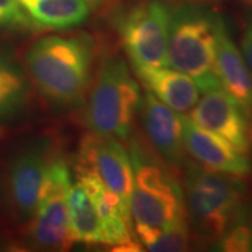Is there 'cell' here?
Here are the masks:
<instances>
[{
    "mask_svg": "<svg viewBox=\"0 0 252 252\" xmlns=\"http://www.w3.org/2000/svg\"><path fill=\"white\" fill-rule=\"evenodd\" d=\"M95 42L87 32L38 38L26 52V70L41 97L56 109L80 107L91 84Z\"/></svg>",
    "mask_w": 252,
    "mask_h": 252,
    "instance_id": "cell-1",
    "label": "cell"
},
{
    "mask_svg": "<svg viewBox=\"0 0 252 252\" xmlns=\"http://www.w3.org/2000/svg\"><path fill=\"white\" fill-rule=\"evenodd\" d=\"M133 188L129 212L137 240L146 248L162 230L187 220L184 190L167 165L140 137L130 140Z\"/></svg>",
    "mask_w": 252,
    "mask_h": 252,
    "instance_id": "cell-2",
    "label": "cell"
},
{
    "mask_svg": "<svg viewBox=\"0 0 252 252\" xmlns=\"http://www.w3.org/2000/svg\"><path fill=\"white\" fill-rule=\"evenodd\" d=\"M184 202L189 228L203 244H216L250 213L243 177L210 171L195 161L184 165Z\"/></svg>",
    "mask_w": 252,
    "mask_h": 252,
    "instance_id": "cell-3",
    "label": "cell"
},
{
    "mask_svg": "<svg viewBox=\"0 0 252 252\" xmlns=\"http://www.w3.org/2000/svg\"><path fill=\"white\" fill-rule=\"evenodd\" d=\"M220 21L221 16L200 4L180 3L171 10L167 66L195 80L202 93L220 87L216 74Z\"/></svg>",
    "mask_w": 252,
    "mask_h": 252,
    "instance_id": "cell-4",
    "label": "cell"
},
{
    "mask_svg": "<svg viewBox=\"0 0 252 252\" xmlns=\"http://www.w3.org/2000/svg\"><path fill=\"white\" fill-rule=\"evenodd\" d=\"M140 87L132 76L125 59L109 54L101 59L94 79L84 124L91 133L126 140L142 105Z\"/></svg>",
    "mask_w": 252,
    "mask_h": 252,
    "instance_id": "cell-5",
    "label": "cell"
},
{
    "mask_svg": "<svg viewBox=\"0 0 252 252\" xmlns=\"http://www.w3.org/2000/svg\"><path fill=\"white\" fill-rule=\"evenodd\" d=\"M171 10L165 0H144L118 17V34L133 70L167 66Z\"/></svg>",
    "mask_w": 252,
    "mask_h": 252,
    "instance_id": "cell-6",
    "label": "cell"
},
{
    "mask_svg": "<svg viewBox=\"0 0 252 252\" xmlns=\"http://www.w3.org/2000/svg\"><path fill=\"white\" fill-rule=\"evenodd\" d=\"M70 187V168L58 156L49 168L35 213L27 223L28 238L32 247L45 251H64L73 245L67 212Z\"/></svg>",
    "mask_w": 252,
    "mask_h": 252,
    "instance_id": "cell-7",
    "label": "cell"
},
{
    "mask_svg": "<svg viewBox=\"0 0 252 252\" xmlns=\"http://www.w3.org/2000/svg\"><path fill=\"white\" fill-rule=\"evenodd\" d=\"M56 157L54 142L48 136L28 140L14 154L9 167V193L20 221L27 224L34 216L48 172Z\"/></svg>",
    "mask_w": 252,
    "mask_h": 252,
    "instance_id": "cell-8",
    "label": "cell"
},
{
    "mask_svg": "<svg viewBox=\"0 0 252 252\" xmlns=\"http://www.w3.org/2000/svg\"><path fill=\"white\" fill-rule=\"evenodd\" d=\"M80 168L89 170L129 209L133 170L129 153L119 139L89 133L80 144Z\"/></svg>",
    "mask_w": 252,
    "mask_h": 252,
    "instance_id": "cell-9",
    "label": "cell"
},
{
    "mask_svg": "<svg viewBox=\"0 0 252 252\" xmlns=\"http://www.w3.org/2000/svg\"><path fill=\"white\" fill-rule=\"evenodd\" d=\"M189 118L202 129L221 137L240 153L248 156L251 149L250 118L221 87L203 93Z\"/></svg>",
    "mask_w": 252,
    "mask_h": 252,
    "instance_id": "cell-10",
    "label": "cell"
},
{
    "mask_svg": "<svg viewBox=\"0 0 252 252\" xmlns=\"http://www.w3.org/2000/svg\"><path fill=\"white\" fill-rule=\"evenodd\" d=\"M139 111L154 153L171 168H184L188 161L184 144V114L162 104L150 91H146Z\"/></svg>",
    "mask_w": 252,
    "mask_h": 252,
    "instance_id": "cell-11",
    "label": "cell"
},
{
    "mask_svg": "<svg viewBox=\"0 0 252 252\" xmlns=\"http://www.w3.org/2000/svg\"><path fill=\"white\" fill-rule=\"evenodd\" d=\"M77 180L89 192L95 206L105 237V245L114 247L117 251H140V245L132 235L130 212L122 200L89 170L79 167Z\"/></svg>",
    "mask_w": 252,
    "mask_h": 252,
    "instance_id": "cell-12",
    "label": "cell"
},
{
    "mask_svg": "<svg viewBox=\"0 0 252 252\" xmlns=\"http://www.w3.org/2000/svg\"><path fill=\"white\" fill-rule=\"evenodd\" d=\"M184 144L187 154L206 170L237 177L251 174V162L245 154L235 150L221 137L202 129L185 115Z\"/></svg>",
    "mask_w": 252,
    "mask_h": 252,
    "instance_id": "cell-13",
    "label": "cell"
},
{
    "mask_svg": "<svg viewBox=\"0 0 252 252\" xmlns=\"http://www.w3.org/2000/svg\"><path fill=\"white\" fill-rule=\"evenodd\" d=\"M216 74L219 84L252 119V73L250 72L241 51L237 48L224 18L221 17L217 32Z\"/></svg>",
    "mask_w": 252,
    "mask_h": 252,
    "instance_id": "cell-14",
    "label": "cell"
},
{
    "mask_svg": "<svg viewBox=\"0 0 252 252\" xmlns=\"http://www.w3.org/2000/svg\"><path fill=\"white\" fill-rule=\"evenodd\" d=\"M146 90L178 114H187L200 98V89L195 80L168 66L135 70Z\"/></svg>",
    "mask_w": 252,
    "mask_h": 252,
    "instance_id": "cell-15",
    "label": "cell"
},
{
    "mask_svg": "<svg viewBox=\"0 0 252 252\" xmlns=\"http://www.w3.org/2000/svg\"><path fill=\"white\" fill-rule=\"evenodd\" d=\"M31 98L27 70L7 48L0 45V125L20 118Z\"/></svg>",
    "mask_w": 252,
    "mask_h": 252,
    "instance_id": "cell-16",
    "label": "cell"
},
{
    "mask_svg": "<svg viewBox=\"0 0 252 252\" xmlns=\"http://www.w3.org/2000/svg\"><path fill=\"white\" fill-rule=\"evenodd\" d=\"M36 27L72 30L86 23L94 6L87 0H18Z\"/></svg>",
    "mask_w": 252,
    "mask_h": 252,
    "instance_id": "cell-17",
    "label": "cell"
},
{
    "mask_svg": "<svg viewBox=\"0 0 252 252\" xmlns=\"http://www.w3.org/2000/svg\"><path fill=\"white\" fill-rule=\"evenodd\" d=\"M69 231L73 245L81 244L86 247L105 245V237L98 213L89 192L76 178L67 192Z\"/></svg>",
    "mask_w": 252,
    "mask_h": 252,
    "instance_id": "cell-18",
    "label": "cell"
},
{
    "mask_svg": "<svg viewBox=\"0 0 252 252\" xmlns=\"http://www.w3.org/2000/svg\"><path fill=\"white\" fill-rule=\"evenodd\" d=\"M217 250L227 252L252 251L251 213L238 219L216 243Z\"/></svg>",
    "mask_w": 252,
    "mask_h": 252,
    "instance_id": "cell-19",
    "label": "cell"
},
{
    "mask_svg": "<svg viewBox=\"0 0 252 252\" xmlns=\"http://www.w3.org/2000/svg\"><path fill=\"white\" fill-rule=\"evenodd\" d=\"M190 243V228L188 219L162 230L158 237L146 250L154 252L187 251Z\"/></svg>",
    "mask_w": 252,
    "mask_h": 252,
    "instance_id": "cell-20",
    "label": "cell"
},
{
    "mask_svg": "<svg viewBox=\"0 0 252 252\" xmlns=\"http://www.w3.org/2000/svg\"><path fill=\"white\" fill-rule=\"evenodd\" d=\"M0 28L11 31H27L35 28L18 0H0Z\"/></svg>",
    "mask_w": 252,
    "mask_h": 252,
    "instance_id": "cell-21",
    "label": "cell"
},
{
    "mask_svg": "<svg viewBox=\"0 0 252 252\" xmlns=\"http://www.w3.org/2000/svg\"><path fill=\"white\" fill-rule=\"evenodd\" d=\"M241 54H243L245 63L252 73V18H250L245 24V28L241 36Z\"/></svg>",
    "mask_w": 252,
    "mask_h": 252,
    "instance_id": "cell-22",
    "label": "cell"
},
{
    "mask_svg": "<svg viewBox=\"0 0 252 252\" xmlns=\"http://www.w3.org/2000/svg\"><path fill=\"white\" fill-rule=\"evenodd\" d=\"M165 1H175V3H190V4H203V3H210V1H219V0H165Z\"/></svg>",
    "mask_w": 252,
    "mask_h": 252,
    "instance_id": "cell-23",
    "label": "cell"
},
{
    "mask_svg": "<svg viewBox=\"0 0 252 252\" xmlns=\"http://www.w3.org/2000/svg\"><path fill=\"white\" fill-rule=\"evenodd\" d=\"M89 3H91L94 7H99V6H102L104 3H105V0H87Z\"/></svg>",
    "mask_w": 252,
    "mask_h": 252,
    "instance_id": "cell-24",
    "label": "cell"
},
{
    "mask_svg": "<svg viewBox=\"0 0 252 252\" xmlns=\"http://www.w3.org/2000/svg\"><path fill=\"white\" fill-rule=\"evenodd\" d=\"M251 121H252V119H251ZM251 133H252V129H251Z\"/></svg>",
    "mask_w": 252,
    "mask_h": 252,
    "instance_id": "cell-25",
    "label": "cell"
}]
</instances>
